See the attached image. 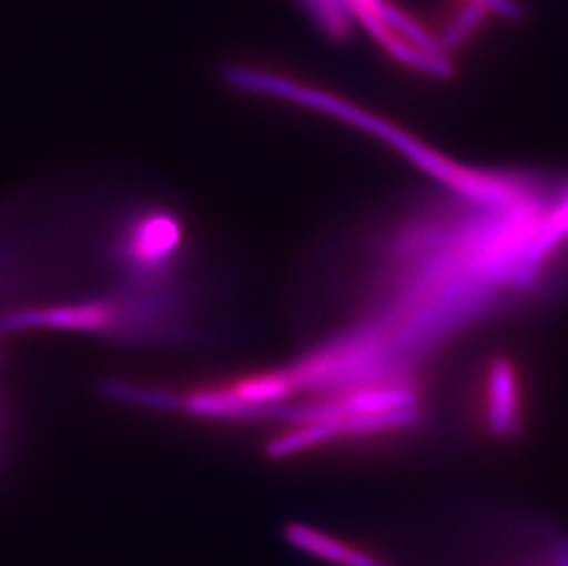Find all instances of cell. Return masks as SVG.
Returning a JSON list of instances; mask_svg holds the SVG:
<instances>
[{"instance_id": "6da1fadb", "label": "cell", "mask_w": 568, "mask_h": 566, "mask_svg": "<svg viewBox=\"0 0 568 566\" xmlns=\"http://www.w3.org/2000/svg\"><path fill=\"white\" fill-rule=\"evenodd\" d=\"M284 537L291 546L306 552L310 556L318 557L324 562L338 566H390L381 562L368 552L359 550L355 546L335 539L310 524L290 523L285 526Z\"/></svg>"}, {"instance_id": "7a4b0ae2", "label": "cell", "mask_w": 568, "mask_h": 566, "mask_svg": "<svg viewBox=\"0 0 568 566\" xmlns=\"http://www.w3.org/2000/svg\"><path fill=\"white\" fill-rule=\"evenodd\" d=\"M525 566H568V540L556 543L545 556Z\"/></svg>"}]
</instances>
